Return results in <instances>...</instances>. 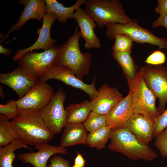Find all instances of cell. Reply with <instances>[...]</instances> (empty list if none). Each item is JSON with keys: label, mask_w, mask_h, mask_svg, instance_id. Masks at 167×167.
I'll return each instance as SVG.
<instances>
[{"label": "cell", "mask_w": 167, "mask_h": 167, "mask_svg": "<svg viewBox=\"0 0 167 167\" xmlns=\"http://www.w3.org/2000/svg\"><path fill=\"white\" fill-rule=\"evenodd\" d=\"M20 114L11 121L21 140L27 145L48 143L54 134L47 127L40 111L21 109Z\"/></svg>", "instance_id": "obj_1"}, {"label": "cell", "mask_w": 167, "mask_h": 167, "mask_svg": "<svg viewBox=\"0 0 167 167\" xmlns=\"http://www.w3.org/2000/svg\"><path fill=\"white\" fill-rule=\"evenodd\" d=\"M108 148L135 160L151 161L157 156L148 145L138 138L127 127L112 129Z\"/></svg>", "instance_id": "obj_2"}, {"label": "cell", "mask_w": 167, "mask_h": 167, "mask_svg": "<svg viewBox=\"0 0 167 167\" xmlns=\"http://www.w3.org/2000/svg\"><path fill=\"white\" fill-rule=\"evenodd\" d=\"M81 37L79 27L77 26L72 36L59 47L55 63L69 67L78 79L82 80L89 73L92 58L91 53L81 51L79 45Z\"/></svg>", "instance_id": "obj_3"}, {"label": "cell", "mask_w": 167, "mask_h": 167, "mask_svg": "<svg viewBox=\"0 0 167 167\" xmlns=\"http://www.w3.org/2000/svg\"><path fill=\"white\" fill-rule=\"evenodd\" d=\"M85 10L101 28L110 23L125 24L131 20L119 0H86Z\"/></svg>", "instance_id": "obj_4"}, {"label": "cell", "mask_w": 167, "mask_h": 167, "mask_svg": "<svg viewBox=\"0 0 167 167\" xmlns=\"http://www.w3.org/2000/svg\"><path fill=\"white\" fill-rule=\"evenodd\" d=\"M127 79L129 90L132 93V108L134 113L143 114L153 120L160 114L156 106V97L146 85L139 71L131 79Z\"/></svg>", "instance_id": "obj_5"}, {"label": "cell", "mask_w": 167, "mask_h": 167, "mask_svg": "<svg viewBox=\"0 0 167 167\" xmlns=\"http://www.w3.org/2000/svg\"><path fill=\"white\" fill-rule=\"evenodd\" d=\"M106 32L108 38L114 39L115 36L122 34L129 36L133 41L138 43H148L167 49V38H159L150 31L140 26L137 20L131 19L125 24L110 23L106 26Z\"/></svg>", "instance_id": "obj_6"}, {"label": "cell", "mask_w": 167, "mask_h": 167, "mask_svg": "<svg viewBox=\"0 0 167 167\" xmlns=\"http://www.w3.org/2000/svg\"><path fill=\"white\" fill-rule=\"evenodd\" d=\"M149 89L159 101L157 108L160 114L165 109L167 102V67L147 64L139 71Z\"/></svg>", "instance_id": "obj_7"}, {"label": "cell", "mask_w": 167, "mask_h": 167, "mask_svg": "<svg viewBox=\"0 0 167 167\" xmlns=\"http://www.w3.org/2000/svg\"><path fill=\"white\" fill-rule=\"evenodd\" d=\"M66 97L65 93L60 88L40 111L45 124L54 135L59 134L67 122V113L64 105Z\"/></svg>", "instance_id": "obj_8"}, {"label": "cell", "mask_w": 167, "mask_h": 167, "mask_svg": "<svg viewBox=\"0 0 167 167\" xmlns=\"http://www.w3.org/2000/svg\"><path fill=\"white\" fill-rule=\"evenodd\" d=\"M51 79L59 80L66 84L80 89L86 93L91 100L95 99L98 94L95 86V79L90 84L78 79L69 67L55 63L39 77L40 80L46 82Z\"/></svg>", "instance_id": "obj_9"}, {"label": "cell", "mask_w": 167, "mask_h": 167, "mask_svg": "<svg viewBox=\"0 0 167 167\" xmlns=\"http://www.w3.org/2000/svg\"><path fill=\"white\" fill-rule=\"evenodd\" d=\"M53 88L46 82L39 80L21 98L16 101L20 110L40 111L49 102L54 95Z\"/></svg>", "instance_id": "obj_10"}, {"label": "cell", "mask_w": 167, "mask_h": 167, "mask_svg": "<svg viewBox=\"0 0 167 167\" xmlns=\"http://www.w3.org/2000/svg\"><path fill=\"white\" fill-rule=\"evenodd\" d=\"M59 47L54 45L41 53L29 51L23 55L17 61L23 66L36 75L39 78L50 66L55 63Z\"/></svg>", "instance_id": "obj_11"}, {"label": "cell", "mask_w": 167, "mask_h": 167, "mask_svg": "<svg viewBox=\"0 0 167 167\" xmlns=\"http://www.w3.org/2000/svg\"><path fill=\"white\" fill-rule=\"evenodd\" d=\"M39 80L35 74L19 65L10 73L0 74V82L11 88L18 95L19 99L22 98Z\"/></svg>", "instance_id": "obj_12"}, {"label": "cell", "mask_w": 167, "mask_h": 167, "mask_svg": "<svg viewBox=\"0 0 167 167\" xmlns=\"http://www.w3.org/2000/svg\"><path fill=\"white\" fill-rule=\"evenodd\" d=\"M56 20H57V17L54 14L46 13L43 18L41 28H37V33L39 34V37L37 40L28 48L18 49L12 58V60L14 62L17 61L25 53L34 50L42 49L45 51L54 47L56 41L51 38L50 30L52 25Z\"/></svg>", "instance_id": "obj_13"}, {"label": "cell", "mask_w": 167, "mask_h": 167, "mask_svg": "<svg viewBox=\"0 0 167 167\" xmlns=\"http://www.w3.org/2000/svg\"><path fill=\"white\" fill-rule=\"evenodd\" d=\"M34 147L38 150L36 152L31 151L30 152L19 153L18 155V158L23 163L30 164L34 167H49L47 163L51 156L57 153L61 155L68 153L66 148L48 143H39Z\"/></svg>", "instance_id": "obj_14"}, {"label": "cell", "mask_w": 167, "mask_h": 167, "mask_svg": "<svg viewBox=\"0 0 167 167\" xmlns=\"http://www.w3.org/2000/svg\"><path fill=\"white\" fill-rule=\"evenodd\" d=\"M18 3L24 5V9L18 21L11 26L5 36L0 40V43L7 39L9 34L19 30L28 20L35 19L40 22L46 14L45 1L44 0H21Z\"/></svg>", "instance_id": "obj_15"}, {"label": "cell", "mask_w": 167, "mask_h": 167, "mask_svg": "<svg viewBox=\"0 0 167 167\" xmlns=\"http://www.w3.org/2000/svg\"><path fill=\"white\" fill-rule=\"evenodd\" d=\"M123 98L117 88L104 84L98 89L97 97L91 100L92 111L106 115Z\"/></svg>", "instance_id": "obj_16"}, {"label": "cell", "mask_w": 167, "mask_h": 167, "mask_svg": "<svg viewBox=\"0 0 167 167\" xmlns=\"http://www.w3.org/2000/svg\"><path fill=\"white\" fill-rule=\"evenodd\" d=\"M74 19L80 28L81 37L85 41L84 47L86 49H99L101 47L100 40L94 32L97 25L87 14L84 9L79 7L75 11Z\"/></svg>", "instance_id": "obj_17"}, {"label": "cell", "mask_w": 167, "mask_h": 167, "mask_svg": "<svg viewBox=\"0 0 167 167\" xmlns=\"http://www.w3.org/2000/svg\"><path fill=\"white\" fill-rule=\"evenodd\" d=\"M125 127L147 145L153 138L154 120L141 114L134 113Z\"/></svg>", "instance_id": "obj_18"}, {"label": "cell", "mask_w": 167, "mask_h": 167, "mask_svg": "<svg viewBox=\"0 0 167 167\" xmlns=\"http://www.w3.org/2000/svg\"><path fill=\"white\" fill-rule=\"evenodd\" d=\"M132 93L129 90L128 95L119 102L106 115L107 126L112 129L125 127L134 113L132 108Z\"/></svg>", "instance_id": "obj_19"}, {"label": "cell", "mask_w": 167, "mask_h": 167, "mask_svg": "<svg viewBox=\"0 0 167 167\" xmlns=\"http://www.w3.org/2000/svg\"><path fill=\"white\" fill-rule=\"evenodd\" d=\"M87 131L83 124L66 122L63 128L60 146L64 148L87 143Z\"/></svg>", "instance_id": "obj_20"}, {"label": "cell", "mask_w": 167, "mask_h": 167, "mask_svg": "<svg viewBox=\"0 0 167 167\" xmlns=\"http://www.w3.org/2000/svg\"><path fill=\"white\" fill-rule=\"evenodd\" d=\"M86 0H77L72 6L66 7L56 0H46L45 12L52 13L57 17V20L62 24H65L68 19H74L76 10L84 4Z\"/></svg>", "instance_id": "obj_21"}, {"label": "cell", "mask_w": 167, "mask_h": 167, "mask_svg": "<svg viewBox=\"0 0 167 167\" xmlns=\"http://www.w3.org/2000/svg\"><path fill=\"white\" fill-rule=\"evenodd\" d=\"M67 122L81 123L86 119L92 111L91 101L85 100L77 104H72L66 109Z\"/></svg>", "instance_id": "obj_22"}, {"label": "cell", "mask_w": 167, "mask_h": 167, "mask_svg": "<svg viewBox=\"0 0 167 167\" xmlns=\"http://www.w3.org/2000/svg\"><path fill=\"white\" fill-rule=\"evenodd\" d=\"M23 148L31 149L21 139L15 140L0 148V167H16L12 165L17 157L14 152L18 149Z\"/></svg>", "instance_id": "obj_23"}, {"label": "cell", "mask_w": 167, "mask_h": 167, "mask_svg": "<svg viewBox=\"0 0 167 167\" xmlns=\"http://www.w3.org/2000/svg\"><path fill=\"white\" fill-rule=\"evenodd\" d=\"M127 52H113L112 56L121 67L127 79H131L135 76L136 66L131 55Z\"/></svg>", "instance_id": "obj_24"}, {"label": "cell", "mask_w": 167, "mask_h": 167, "mask_svg": "<svg viewBox=\"0 0 167 167\" xmlns=\"http://www.w3.org/2000/svg\"><path fill=\"white\" fill-rule=\"evenodd\" d=\"M21 139L14 128L11 121L5 115H0V148L15 140Z\"/></svg>", "instance_id": "obj_25"}, {"label": "cell", "mask_w": 167, "mask_h": 167, "mask_svg": "<svg viewBox=\"0 0 167 167\" xmlns=\"http://www.w3.org/2000/svg\"><path fill=\"white\" fill-rule=\"evenodd\" d=\"M112 129L106 126L88 135L87 143L90 148H95L98 150L105 148L110 136Z\"/></svg>", "instance_id": "obj_26"}, {"label": "cell", "mask_w": 167, "mask_h": 167, "mask_svg": "<svg viewBox=\"0 0 167 167\" xmlns=\"http://www.w3.org/2000/svg\"><path fill=\"white\" fill-rule=\"evenodd\" d=\"M107 124L106 115L92 111L83 124L87 131L91 132L107 126Z\"/></svg>", "instance_id": "obj_27"}, {"label": "cell", "mask_w": 167, "mask_h": 167, "mask_svg": "<svg viewBox=\"0 0 167 167\" xmlns=\"http://www.w3.org/2000/svg\"><path fill=\"white\" fill-rule=\"evenodd\" d=\"M113 52H127L131 53L133 41L128 36L122 34L116 35L114 38Z\"/></svg>", "instance_id": "obj_28"}, {"label": "cell", "mask_w": 167, "mask_h": 167, "mask_svg": "<svg viewBox=\"0 0 167 167\" xmlns=\"http://www.w3.org/2000/svg\"><path fill=\"white\" fill-rule=\"evenodd\" d=\"M16 101L11 99L5 104L0 105V113L5 115L9 120L17 117L20 113Z\"/></svg>", "instance_id": "obj_29"}, {"label": "cell", "mask_w": 167, "mask_h": 167, "mask_svg": "<svg viewBox=\"0 0 167 167\" xmlns=\"http://www.w3.org/2000/svg\"><path fill=\"white\" fill-rule=\"evenodd\" d=\"M155 144L161 156L167 157V127L156 137Z\"/></svg>", "instance_id": "obj_30"}, {"label": "cell", "mask_w": 167, "mask_h": 167, "mask_svg": "<svg viewBox=\"0 0 167 167\" xmlns=\"http://www.w3.org/2000/svg\"><path fill=\"white\" fill-rule=\"evenodd\" d=\"M167 127V108L154 120L153 138H156Z\"/></svg>", "instance_id": "obj_31"}, {"label": "cell", "mask_w": 167, "mask_h": 167, "mask_svg": "<svg viewBox=\"0 0 167 167\" xmlns=\"http://www.w3.org/2000/svg\"><path fill=\"white\" fill-rule=\"evenodd\" d=\"M166 60V56L164 53L160 50H157L149 55L145 62L148 64L155 66L165 63Z\"/></svg>", "instance_id": "obj_32"}, {"label": "cell", "mask_w": 167, "mask_h": 167, "mask_svg": "<svg viewBox=\"0 0 167 167\" xmlns=\"http://www.w3.org/2000/svg\"><path fill=\"white\" fill-rule=\"evenodd\" d=\"M49 161V167H70L69 161L59 156L54 155Z\"/></svg>", "instance_id": "obj_33"}, {"label": "cell", "mask_w": 167, "mask_h": 167, "mask_svg": "<svg viewBox=\"0 0 167 167\" xmlns=\"http://www.w3.org/2000/svg\"><path fill=\"white\" fill-rule=\"evenodd\" d=\"M163 27L167 29V13L162 12L160 14L158 18L154 21L152 25L153 28Z\"/></svg>", "instance_id": "obj_34"}, {"label": "cell", "mask_w": 167, "mask_h": 167, "mask_svg": "<svg viewBox=\"0 0 167 167\" xmlns=\"http://www.w3.org/2000/svg\"><path fill=\"white\" fill-rule=\"evenodd\" d=\"M158 4L155 8V11L157 14L164 12L167 13V0H158Z\"/></svg>", "instance_id": "obj_35"}, {"label": "cell", "mask_w": 167, "mask_h": 167, "mask_svg": "<svg viewBox=\"0 0 167 167\" xmlns=\"http://www.w3.org/2000/svg\"><path fill=\"white\" fill-rule=\"evenodd\" d=\"M86 163V161L82 155L79 153H78L74 159V164L80 167H84Z\"/></svg>", "instance_id": "obj_36"}, {"label": "cell", "mask_w": 167, "mask_h": 167, "mask_svg": "<svg viewBox=\"0 0 167 167\" xmlns=\"http://www.w3.org/2000/svg\"><path fill=\"white\" fill-rule=\"evenodd\" d=\"M13 50L10 49H6L2 45H0V54L6 56H10L12 53Z\"/></svg>", "instance_id": "obj_37"}, {"label": "cell", "mask_w": 167, "mask_h": 167, "mask_svg": "<svg viewBox=\"0 0 167 167\" xmlns=\"http://www.w3.org/2000/svg\"><path fill=\"white\" fill-rule=\"evenodd\" d=\"M2 85H0V97L2 98H4L5 97V95L3 93L2 91L3 89Z\"/></svg>", "instance_id": "obj_38"}, {"label": "cell", "mask_w": 167, "mask_h": 167, "mask_svg": "<svg viewBox=\"0 0 167 167\" xmlns=\"http://www.w3.org/2000/svg\"><path fill=\"white\" fill-rule=\"evenodd\" d=\"M71 167H79L78 166H77L75 165V164L73 165Z\"/></svg>", "instance_id": "obj_39"}, {"label": "cell", "mask_w": 167, "mask_h": 167, "mask_svg": "<svg viewBox=\"0 0 167 167\" xmlns=\"http://www.w3.org/2000/svg\"><path fill=\"white\" fill-rule=\"evenodd\" d=\"M166 167H167V160L166 161Z\"/></svg>", "instance_id": "obj_40"}, {"label": "cell", "mask_w": 167, "mask_h": 167, "mask_svg": "<svg viewBox=\"0 0 167 167\" xmlns=\"http://www.w3.org/2000/svg\"><path fill=\"white\" fill-rule=\"evenodd\" d=\"M32 167L31 166H26V167Z\"/></svg>", "instance_id": "obj_41"}]
</instances>
